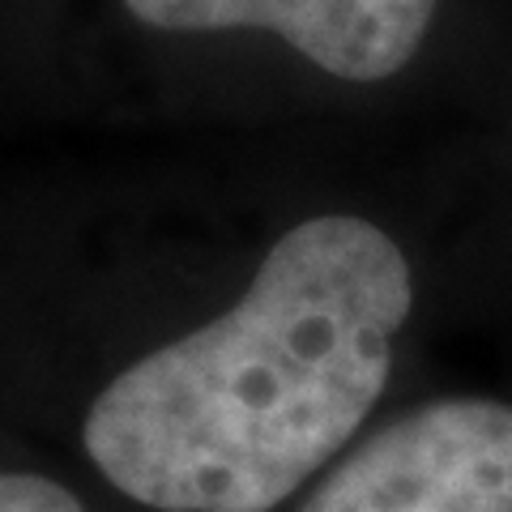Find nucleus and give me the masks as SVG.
I'll use <instances>...</instances> for the list:
<instances>
[{"mask_svg":"<svg viewBox=\"0 0 512 512\" xmlns=\"http://www.w3.org/2000/svg\"><path fill=\"white\" fill-rule=\"evenodd\" d=\"M410 303L393 235L346 214L303 222L227 312L94 397L86 453L158 512L278 508L376 406Z\"/></svg>","mask_w":512,"mask_h":512,"instance_id":"nucleus-1","label":"nucleus"},{"mask_svg":"<svg viewBox=\"0 0 512 512\" xmlns=\"http://www.w3.org/2000/svg\"><path fill=\"white\" fill-rule=\"evenodd\" d=\"M299 512H512V406L440 397L363 440Z\"/></svg>","mask_w":512,"mask_h":512,"instance_id":"nucleus-2","label":"nucleus"},{"mask_svg":"<svg viewBox=\"0 0 512 512\" xmlns=\"http://www.w3.org/2000/svg\"><path fill=\"white\" fill-rule=\"evenodd\" d=\"M158 30H274L342 82H384L423 47L436 0H124Z\"/></svg>","mask_w":512,"mask_h":512,"instance_id":"nucleus-3","label":"nucleus"},{"mask_svg":"<svg viewBox=\"0 0 512 512\" xmlns=\"http://www.w3.org/2000/svg\"><path fill=\"white\" fill-rule=\"evenodd\" d=\"M0 512H86L82 500L43 474H0Z\"/></svg>","mask_w":512,"mask_h":512,"instance_id":"nucleus-4","label":"nucleus"}]
</instances>
